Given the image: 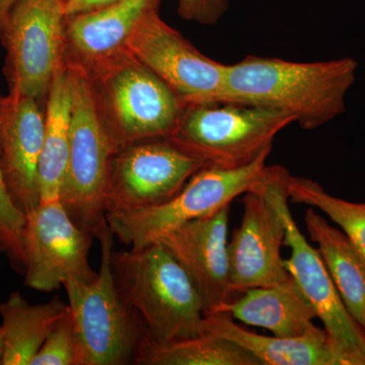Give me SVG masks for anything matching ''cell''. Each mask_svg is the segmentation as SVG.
<instances>
[{"label":"cell","instance_id":"cell-1","mask_svg":"<svg viewBox=\"0 0 365 365\" xmlns=\"http://www.w3.org/2000/svg\"><path fill=\"white\" fill-rule=\"evenodd\" d=\"M357 68L356 60L350 57L294 62L251 55L227 66L220 103L268 108L314 130L345 112Z\"/></svg>","mask_w":365,"mask_h":365},{"label":"cell","instance_id":"cell-2","mask_svg":"<svg viewBox=\"0 0 365 365\" xmlns=\"http://www.w3.org/2000/svg\"><path fill=\"white\" fill-rule=\"evenodd\" d=\"M111 270L118 292L141 317L150 339L167 342L202 333L200 297L163 244L113 250Z\"/></svg>","mask_w":365,"mask_h":365},{"label":"cell","instance_id":"cell-3","mask_svg":"<svg viewBox=\"0 0 365 365\" xmlns=\"http://www.w3.org/2000/svg\"><path fill=\"white\" fill-rule=\"evenodd\" d=\"M101 242L100 270L91 282L64 283L78 343L76 365H126L148 337L145 324L118 292L111 270L113 235L108 222Z\"/></svg>","mask_w":365,"mask_h":365},{"label":"cell","instance_id":"cell-4","mask_svg":"<svg viewBox=\"0 0 365 365\" xmlns=\"http://www.w3.org/2000/svg\"><path fill=\"white\" fill-rule=\"evenodd\" d=\"M73 78L69 153L60 201L74 222L96 237L107 223L106 191L119 151L88 72L67 63Z\"/></svg>","mask_w":365,"mask_h":365},{"label":"cell","instance_id":"cell-5","mask_svg":"<svg viewBox=\"0 0 365 365\" xmlns=\"http://www.w3.org/2000/svg\"><path fill=\"white\" fill-rule=\"evenodd\" d=\"M86 72L119 150L172 135L184 103L128 50Z\"/></svg>","mask_w":365,"mask_h":365},{"label":"cell","instance_id":"cell-6","mask_svg":"<svg viewBox=\"0 0 365 365\" xmlns=\"http://www.w3.org/2000/svg\"><path fill=\"white\" fill-rule=\"evenodd\" d=\"M270 153L265 151L242 167H204L165 202L138 210L107 213L108 225L114 237L130 249L158 242L176 228L215 215L237 197L256 189L270 174L271 165H266Z\"/></svg>","mask_w":365,"mask_h":365},{"label":"cell","instance_id":"cell-7","mask_svg":"<svg viewBox=\"0 0 365 365\" xmlns=\"http://www.w3.org/2000/svg\"><path fill=\"white\" fill-rule=\"evenodd\" d=\"M294 123L284 113L260 106L186 105L167 139L209 165L239 168L272 150L274 138Z\"/></svg>","mask_w":365,"mask_h":365},{"label":"cell","instance_id":"cell-8","mask_svg":"<svg viewBox=\"0 0 365 365\" xmlns=\"http://www.w3.org/2000/svg\"><path fill=\"white\" fill-rule=\"evenodd\" d=\"M289 173L275 165L265 184L271 200L285 225L284 246L290 250L284 264L290 277L321 319L347 365H365V331L352 318L334 284L318 249L300 232L288 208L287 179Z\"/></svg>","mask_w":365,"mask_h":365},{"label":"cell","instance_id":"cell-9","mask_svg":"<svg viewBox=\"0 0 365 365\" xmlns=\"http://www.w3.org/2000/svg\"><path fill=\"white\" fill-rule=\"evenodd\" d=\"M66 24L62 0H18L1 41L9 93L46 104L53 78L66 63Z\"/></svg>","mask_w":365,"mask_h":365},{"label":"cell","instance_id":"cell-10","mask_svg":"<svg viewBox=\"0 0 365 365\" xmlns=\"http://www.w3.org/2000/svg\"><path fill=\"white\" fill-rule=\"evenodd\" d=\"M207 165L202 158L169 139L130 144L113 158L106 191V215L165 202Z\"/></svg>","mask_w":365,"mask_h":365},{"label":"cell","instance_id":"cell-11","mask_svg":"<svg viewBox=\"0 0 365 365\" xmlns=\"http://www.w3.org/2000/svg\"><path fill=\"white\" fill-rule=\"evenodd\" d=\"M93 237L72 220L60 199L40 202L26 215L24 230L26 287L51 292L69 280L95 279L98 272L88 261Z\"/></svg>","mask_w":365,"mask_h":365},{"label":"cell","instance_id":"cell-12","mask_svg":"<svg viewBox=\"0 0 365 365\" xmlns=\"http://www.w3.org/2000/svg\"><path fill=\"white\" fill-rule=\"evenodd\" d=\"M151 9L127 50L163 79L184 105L220 103L227 66L209 58Z\"/></svg>","mask_w":365,"mask_h":365},{"label":"cell","instance_id":"cell-13","mask_svg":"<svg viewBox=\"0 0 365 365\" xmlns=\"http://www.w3.org/2000/svg\"><path fill=\"white\" fill-rule=\"evenodd\" d=\"M273 169L274 165L265 181L244 194L241 225L228 242L230 282L235 294L292 278L281 255L285 240L284 222L265 190Z\"/></svg>","mask_w":365,"mask_h":365},{"label":"cell","instance_id":"cell-14","mask_svg":"<svg viewBox=\"0 0 365 365\" xmlns=\"http://www.w3.org/2000/svg\"><path fill=\"white\" fill-rule=\"evenodd\" d=\"M230 205L176 228L160 242L188 275L204 314L217 313L235 299L230 282L228 220Z\"/></svg>","mask_w":365,"mask_h":365},{"label":"cell","instance_id":"cell-15","mask_svg":"<svg viewBox=\"0 0 365 365\" xmlns=\"http://www.w3.org/2000/svg\"><path fill=\"white\" fill-rule=\"evenodd\" d=\"M44 130L39 101L0 93V163L7 189L26 215L40 204L38 165Z\"/></svg>","mask_w":365,"mask_h":365},{"label":"cell","instance_id":"cell-16","mask_svg":"<svg viewBox=\"0 0 365 365\" xmlns=\"http://www.w3.org/2000/svg\"><path fill=\"white\" fill-rule=\"evenodd\" d=\"M160 0H120L91 13L68 16L66 24V62L91 71L127 50L139 23Z\"/></svg>","mask_w":365,"mask_h":365},{"label":"cell","instance_id":"cell-17","mask_svg":"<svg viewBox=\"0 0 365 365\" xmlns=\"http://www.w3.org/2000/svg\"><path fill=\"white\" fill-rule=\"evenodd\" d=\"M232 341L261 365H347L325 329L314 325L297 337L263 336L235 324L225 312L204 314L202 333Z\"/></svg>","mask_w":365,"mask_h":365},{"label":"cell","instance_id":"cell-18","mask_svg":"<svg viewBox=\"0 0 365 365\" xmlns=\"http://www.w3.org/2000/svg\"><path fill=\"white\" fill-rule=\"evenodd\" d=\"M242 294L218 312L246 325L266 329L277 337H297L314 326L316 312L292 278L271 287L251 288Z\"/></svg>","mask_w":365,"mask_h":365},{"label":"cell","instance_id":"cell-19","mask_svg":"<svg viewBox=\"0 0 365 365\" xmlns=\"http://www.w3.org/2000/svg\"><path fill=\"white\" fill-rule=\"evenodd\" d=\"M73 78L63 64L53 78L45 104V130L38 165L40 202L60 199L69 153Z\"/></svg>","mask_w":365,"mask_h":365},{"label":"cell","instance_id":"cell-20","mask_svg":"<svg viewBox=\"0 0 365 365\" xmlns=\"http://www.w3.org/2000/svg\"><path fill=\"white\" fill-rule=\"evenodd\" d=\"M306 227L317 242L334 284L352 318L365 331V263L344 232L333 227L313 208L307 210Z\"/></svg>","mask_w":365,"mask_h":365},{"label":"cell","instance_id":"cell-21","mask_svg":"<svg viewBox=\"0 0 365 365\" xmlns=\"http://www.w3.org/2000/svg\"><path fill=\"white\" fill-rule=\"evenodd\" d=\"M67 307L59 297L32 304L19 292L0 302L4 343L2 365H31Z\"/></svg>","mask_w":365,"mask_h":365},{"label":"cell","instance_id":"cell-22","mask_svg":"<svg viewBox=\"0 0 365 365\" xmlns=\"http://www.w3.org/2000/svg\"><path fill=\"white\" fill-rule=\"evenodd\" d=\"M133 364L261 365L239 345L209 332L167 342H155L148 337L137 351Z\"/></svg>","mask_w":365,"mask_h":365},{"label":"cell","instance_id":"cell-23","mask_svg":"<svg viewBox=\"0 0 365 365\" xmlns=\"http://www.w3.org/2000/svg\"><path fill=\"white\" fill-rule=\"evenodd\" d=\"M288 200L316 207L337 223L365 263V203H354L329 194L318 182L289 175Z\"/></svg>","mask_w":365,"mask_h":365},{"label":"cell","instance_id":"cell-24","mask_svg":"<svg viewBox=\"0 0 365 365\" xmlns=\"http://www.w3.org/2000/svg\"><path fill=\"white\" fill-rule=\"evenodd\" d=\"M26 215L14 203L0 163V242L19 270L25 271L23 237Z\"/></svg>","mask_w":365,"mask_h":365},{"label":"cell","instance_id":"cell-25","mask_svg":"<svg viewBox=\"0 0 365 365\" xmlns=\"http://www.w3.org/2000/svg\"><path fill=\"white\" fill-rule=\"evenodd\" d=\"M78 343L71 307L58 319L31 365H76Z\"/></svg>","mask_w":365,"mask_h":365},{"label":"cell","instance_id":"cell-26","mask_svg":"<svg viewBox=\"0 0 365 365\" xmlns=\"http://www.w3.org/2000/svg\"><path fill=\"white\" fill-rule=\"evenodd\" d=\"M227 7V0H179L180 16L185 20L215 24Z\"/></svg>","mask_w":365,"mask_h":365},{"label":"cell","instance_id":"cell-27","mask_svg":"<svg viewBox=\"0 0 365 365\" xmlns=\"http://www.w3.org/2000/svg\"><path fill=\"white\" fill-rule=\"evenodd\" d=\"M66 18L112 6L120 0H62Z\"/></svg>","mask_w":365,"mask_h":365},{"label":"cell","instance_id":"cell-28","mask_svg":"<svg viewBox=\"0 0 365 365\" xmlns=\"http://www.w3.org/2000/svg\"><path fill=\"white\" fill-rule=\"evenodd\" d=\"M16 2L18 0H0V41L4 39L9 16Z\"/></svg>","mask_w":365,"mask_h":365},{"label":"cell","instance_id":"cell-29","mask_svg":"<svg viewBox=\"0 0 365 365\" xmlns=\"http://www.w3.org/2000/svg\"><path fill=\"white\" fill-rule=\"evenodd\" d=\"M4 330H2L1 327H0V365H2V359H4Z\"/></svg>","mask_w":365,"mask_h":365},{"label":"cell","instance_id":"cell-30","mask_svg":"<svg viewBox=\"0 0 365 365\" xmlns=\"http://www.w3.org/2000/svg\"><path fill=\"white\" fill-rule=\"evenodd\" d=\"M4 246H2L1 242H0V253H1V252H4Z\"/></svg>","mask_w":365,"mask_h":365}]
</instances>
